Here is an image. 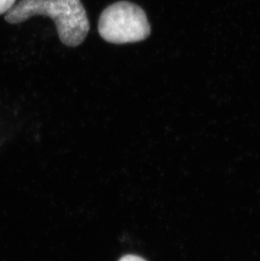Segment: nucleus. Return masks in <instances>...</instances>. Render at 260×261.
<instances>
[{"label":"nucleus","instance_id":"f257e3e1","mask_svg":"<svg viewBox=\"0 0 260 261\" xmlns=\"http://www.w3.org/2000/svg\"><path fill=\"white\" fill-rule=\"evenodd\" d=\"M37 15L54 20L59 39L68 47L81 44L90 31L87 13L81 0H20L5 19L10 24H19Z\"/></svg>","mask_w":260,"mask_h":261},{"label":"nucleus","instance_id":"f03ea898","mask_svg":"<svg viewBox=\"0 0 260 261\" xmlns=\"http://www.w3.org/2000/svg\"><path fill=\"white\" fill-rule=\"evenodd\" d=\"M150 31L144 10L128 1L109 5L99 19V34L106 42L113 44L141 42L150 37Z\"/></svg>","mask_w":260,"mask_h":261},{"label":"nucleus","instance_id":"7ed1b4c3","mask_svg":"<svg viewBox=\"0 0 260 261\" xmlns=\"http://www.w3.org/2000/svg\"><path fill=\"white\" fill-rule=\"evenodd\" d=\"M16 0H0V15L7 13L15 5Z\"/></svg>","mask_w":260,"mask_h":261},{"label":"nucleus","instance_id":"20e7f679","mask_svg":"<svg viewBox=\"0 0 260 261\" xmlns=\"http://www.w3.org/2000/svg\"><path fill=\"white\" fill-rule=\"evenodd\" d=\"M118 261H147L145 259H143L141 257L137 256V255H133V254H128L125 256L122 257Z\"/></svg>","mask_w":260,"mask_h":261}]
</instances>
